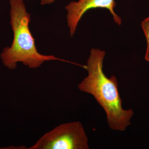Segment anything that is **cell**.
Segmentation results:
<instances>
[{"label": "cell", "mask_w": 149, "mask_h": 149, "mask_svg": "<svg viewBox=\"0 0 149 149\" xmlns=\"http://www.w3.org/2000/svg\"><path fill=\"white\" fill-rule=\"evenodd\" d=\"M105 54V51L92 48L85 67L88 75L78 85V88L80 91L94 96L105 112L111 129L125 131L131 124L133 111L123 108L116 77L111 75L108 78L104 73L103 63Z\"/></svg>", "instance_id": "6da1fadb"}, {"label": "cell", "mask_w": 149, "mask_h": 149, "mask_svg": "<svg viewBox=\"0 0 149 149\" xmlns=\"http://www.w3.org/2000/svg\"><path fill=\"white\" fill-rule=\"evenodd\" d=\"M88 138L80 121L63 123L41 137L29 149H89Z\"/></svg>", "instance_id": "3957f363"}, {"label": "cell", "mask_w": 149, "mask_h": 149, "mask_svg": "<svg viewBox=\"0 0 149 149\" xmlns=\"http://www.w3.org/2000/svg\"><path fill=\"white\" fill-rule=\"evenodd\" d=\"M116 5L115 0H78L77 2H70L65 9L68 11L67 19L71 37L74 35L78 22L83 15L91 9H107L113 17L115 22L120 25L121 19L114 10Z\"/></svg>", "instance_id": "277c9868"}, {"label": "cell", "mask_w": 149, "mask_h": 149, "mask_svg": "<svg viewBox=\"0 0 149 149\" xmlns=\"http://www.w3.org/2000/svg\"><path fill=\"white\" fill-rule=\"evenodd\" d=\"M10 24L13 30V42L10 47L3 50L1 58L3 64L9 69L17 68L22 62L29 68L39 67L46 61L60 60L53 56H46L38 52L29 28L30 14L26 10L23 0H10Z\"/></svg>", "instance_id": "7a4b0ae2"}, {"label": "cell", "mask_w": 149, "mask_h": 149, "mask_svg": "<svg viewBox=\"0 0 149 149\" xmlns=\"http://www.w3.org/2000/svg\"><path fill=\"white\" fill-rule=\"evenodd\" d=\"M141 26L146 35L147 42V51L145 56V59L147 61H149V17L142 22Z\"/></svg>", "instance_id": "5b68a950"}, {"label": "cell", "mask_w": 149, "mask_h": 149, "mask_svg": "<svg viewBox=\"0 0 149 149\" xmlns=\"http://www.w3.org/2000/svg\"><path fill=\"white\" fill-rule=\"evenodd\" d=\"M55 1V0H40V1H41V4L42 5L49 4L54 3Z\"/></svg>", "instance_id": "8992f818"}]
</instances>
